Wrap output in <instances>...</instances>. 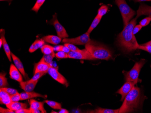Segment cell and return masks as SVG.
Wrapping results in <instances>:
<instances>
[{
  "label": "cell",
  "mask_w": 151,
  "mask_h": 113,
  "mask_svg": "<svg viewBox=\"0 0 151 113\" xmlns=\"http://www.w3.org/2000/svg\"><path fill=\"white\" fill-rule=\"evenodd\" d=\"M0 113H15V111L11 110L9 108L4 109L3 108H0Z\"/></svg>",
  "instance_id": "60d3db41"
},
{
  "label": "cell",
  "mask_w": 151,
  "mask_h": 113,
  "mask_svg": "<svg viewBox=\"0 0 151 113\" xmlns=\"http://www.w3.org/2000/svg\"></svg>",
  "instance_id": "f907efd6"
},
{
  "label": "cell",
  "mask_w": 151,
  "mask_h": 113,
  "mask_svg": "<svg viewBox=\"0 0 151 113\" xmlns=\"http://www.w3.org/2000/svg\"><path fill=\"white\" fill-rule=\"evenodd\" d=\"M138 49H140L147 51L151 54V45L147 43L142 44L141 45H139Z\"/></svg>",
  "instance_id": "1f68e13d"
},
{
  "label": "cell",
  "mask_w": 151,
  "mask_h": 113,
  "mask_svg": "<svg viewBox=\"0 0 151 113\" xmlns=\"http://www.w3.org/2000/svg\"><path fill=\"white\" fill-rule=\"evenodd\" d=\"M147 43H148V44L150 45H151V40L150 41H149V42H147Z\"/></svg>",
  "instance_id": "bcb514c9"
},
{
  "label": "cell",
  "mask_w": 151,
  "mask_h": 113,
  "mask_svg": "<svg viewBox=\"0 0 151 113\" xmlns=\"http://www.w3.org/2000/svg\"><path fill=\"white\" fill-rule=\"evenodd\" d=\"M45 1V0H37L35 5L32 8V11L36 12H38V11L41 7V6L43 5Z\"/></svg>",
  "instance_id": "f546056e"
},
{
  "label": "cell",
  "mask_w": 151,
  "mask_h": 113,
  "mask_svg": "<svg viewBox=\"0 0 151 113\" xmlns=\"http://www.w3.org/2000/svg\"><path fill=\"white\" fill-rule=\"evenodd\" d=\"M115 1L121 12L124 27L135 16V11L129 6L125 0H115Z\"/></svg>",
  "instance_id": "277c9868"
},
{
  "label": "cell",
  "mask_w": 151,
  "mask_h": 113,
  "mask_svg": "<svg viewBox=\"0 0 151 113\" xmlns=\"http://www.w3.org/2000/svg\"><path fill=\"white\" fill-rule=\"evenodd\" d=\"M68 58L71 59L86 60H95L91 53L86 49L80 50L79 51H70L68 53Z\"/></svg>",
  "instance_id": "52a82bcc"
},
{
  "label": "cell",
  "mask_w": 151,
  "mask_h": 113,
  "mask_svg": "<svg viewBox=\"0 0 151 113\" xmlns=\"http://www.w3.org/2000/svg\"><path fill=\"white\" fill-rule=\"evenodd\" d=\"M101 18L102 17L99 16H97V15L96 16V17L95 18L93 21H92L91 25L88 30H87V33L90 34L91 32L93 31V29H95V28L97 27V25H98L99 23L101 21Z\"/></svg>",
  "instance_id": "603a6c76"
},
{
  "label": "cell",
  "mask_w": 151,
  "mask_h": 113,
  "mask_svg": "<svg viewBox=\"0 0 151 113\" xmlns=\"http://www.w3.org/2000/svg\"><path fill=\"white\" fill-rule=\"evenodd\" d=\"M85 49L96 59L107 60L112 58L111 52L107 48L96 43L94 41L93 43L86 44Z\"/></svg>",
  "instance_id": "3957f363"
},
{
  "label": "cell",
  "mask_w": 151,
  "mask_h": 113,
  "mask_svg": "<svg viewBox=\"0 0 151 113\" xmlns=\"http://www.w3.org/2000/svg\"><path fill=\"white\" fill-rule=\"evenodd\" d=\"M6 73L1 72L0 74V87H7L8 86L7 79L6 77Z\"/></svg>",
  "instance_id": "484cf974"
},
{
  "label": "cell",
  "mask_w": 151,
  "mask_h": 113,
  "mask_svg": "<svg viewBox=\"0 0 151 113\" xmlns=\"http://www.w3.org/2000/svg\"><path fill=\"white\" fill-rule=\"evenodd\" d=\"M7 108L11 110L16 111L24 108H27L28 105L26 103H20L18 102H12L9 104L6 105Z\"/></svg>",
  "instance_id": "d6986e66"
},
{
  "label": "cell",
  "mask_w": 151,
  "mask_h": 113,
  "mask_svg": "<svg viewBox=\"0 0 151 113\" xmlns=\"http://www.w3.org/2000/svg\"><path fill=\"white\" fill-rule=\"evenodd\" d=\"M1 1H5V0H1Z\"/></svg>",
  "instance_id": "c3c4849f"
},
{
  "label": "cell",
  "mask_w": 151,
  "mask_h": 113,
  "mask_svg": "<svg viewBox=\"0 0 151 113\" xmlns=\"http://www.w3.org/2000/svg\"><path fill=\"white\" fill-rule=\"evenodd\" d=\"M51 113H58V112H55V111H52Z\"/></svg>",
  "instance_id": "7dc6e473"
},
{
  "label": "cell",
  "mask_w": 151,
  "mask_h": 113,
  "mask_svg": "<svg viewBox=\"0 0 151 113\" xmlns=\"http://www.w3.org/2000/svg\"><path fill=\"white\" fill-rule=\"evenodd\" d=\"M59 112L58 113H68L69 111H68L66 109L63 108H61V109H59Z\"/></svg>",
  "instance_id": "7bdbcfd3"
},
{
  "label": "cell",
  "mask_w": 151,
  "mask_h": 113,
  "mask_svg": "<svg viewBox=\"0 0 151 113\" xmlns=\"http://www.w3.org/2000/svg\"><path fill=\"white\" fill-rule=\"evenodd\" d=\"M41 52L44 55H49L54 52V48L48 45H44L41 48Z\"/></svg>",
  "instance_id": "cb8c5ba5"
},
{
  "label": "cell",
  "mask_w": 151,
  "mask_h": 113,
  "mask_svg": "<svg viewBox=\"0 0 151 113\" xmlns=\"http://www.w3.org/2000/svg\"><path fill=\"white\" fill-rule=\"evenodd\" d=\"M146 62L145 59H142L139 61L136 62L133 68L129 71H123L126 81L133 82L138 80L140 72Z\"/></svg>",
  "instance_id": "5b68a950"
},
{
  "label": "cell",
  "mask_w": 151,
  "mask_h": 113,
  "mask_svg": "<svg viewBox=\"0 0 151 113\" xmlns=\"http://www.w3.org/2000/svg\"><path fill=\"white\" fill-rule=\"evenodd\" d=\"M148 16L151 17V6L146 4L142 3L140 5L138 11H137V16L136 19H137L140 16Z\"/></svg>",
  "instance_id": "7c38bea8"
},
{
  "label": "cell",
  "mask_w": 151,
  "mask_h": 113,
  "mask_svg": "<svg viewBox=\"0 0 151 113\" xmlns=\"http://www.w3.org/2000/svg\"><path fill=\"white\" fill-rule=\"evenodd\" d=\"M45 41L43 40H36L35 42L33 43L34 45V52L36 51V50L41 48L43 45L45 44Z\"/></svg>",
  "instance_id": "4dcf8cb0"
},
{
  "label": "cell",
  "mask_w": 151,
  "mask_h": 113,
  "mask_svg": "<svg viewBox=\"0 0 151 113\" xmlns=\"http://www.w3.org/2000/svg\"><path fill=\"white\" fill-rule=\"evenodd\" d=\"M38 81H36L32 82H19L20 87L23 90H24V92H33L34 89L35 88L38 83Z\"/></svg>",
  "instance_id": "2e32d148"
},
{
  "label": "cell",
  "mask_w": 151,
  "mask_h": 113,
  "mask_svg": "<svg viewBox=\"0 0 151 113\" xmlns=\"http://www.w3.org/2000/svg\"><path fill=\"white\" fill-rule=\"evenodd\" d=\"M47 73L51 76L52 78L58 82L59 83L63 85H65L66 87H68L69 84L68 83V81L63 75H61L60 72L58 71V70L56 68L52 67V66L49 68L47 71Z\"/></svg>",
  "instance_id": "ba28073f"
},
{
  "label": "cell",
  "mask_w": 151,
  "mask_h": 113,
  "mask_svg": "<svg viewBox=\"0 0 151 113\" xmlns=\"http://www.w3.org/2000/svg\"><path fill=\"white\" fill-rule=\"evenodd\" d=\"M15 65L13 64L11 65L9 70L10 77L13 80L20 82L23 81V77Z\"/></svg>",
  "instance_id": "8fae6325"
},
{
  "label": "cell",
  "mask_w": 151,
  "mask_h": 113,
  "mask_svg": "<svg viewBox=\"0 0 151 113\" xmlns=\"http://www.w3.org/2000/svg\"><path fill=\"white\" fill-rule=\"evenodd\" d=\"M51 66L50 64H47L43 61H40L39 63L35 64L34 74L38 72H47L49 68Z\"/></svg>",
  "instance_id": "e0dca14e"
},
{
  "label": "cell",
  "mask_w": 151,
  "mask_h": 113,
  "mask_svg": "<svg viewBox=\"0 0 151 113\" xmlns=\"http://www.w3.org/2000/svg\"><path fill=\"white\" fill-rule=\"evenodd\" d=\"M140 98V89L135 86L124 98L119 113H132L134 111L139 104Z\"/></svg>",
  "instance_id": "7a4b0ae2"
},
{
  "label": "cell",
  "mask_w": 151,
  "mask_h": 113,
  "mask_svg": "<svg viewBox=\"0 0 151 113\" xmlns=\"http://www.w3.org/2000/svg\"><path fill=\"white\" fill-rule=\"evenodd\" d=\"M136 20L135 18L131 20L117 37L118 45L122 51L126 53L135 51L139 48V43L133 33Z\"/></svg>",
  "instance_id": "6da1fadb"
},
{
  "label": "cell",
  "mask_w": 151,
  "mask_h": 113,
  "mask_svg": "<svg viewBox=\"0 0 151 113\" xmlns=\"http://www.w3.org/2000/svg\"><path fill=\"white\" fill-rule=\"evenodd\" d=\"M62 41L64 43H69L74 45H84L92 43L94 42L90 38V33L87 32L77 38H63Z\"/></svg>",
  "instance_id": "8992f818"
},
{
  "label": "cell",
  "mask_w": 151,
  "mask_h": 113,
  "mask_svg": "<svg viewBox=\"0 0 151 113\" xmlns=\"http://www.w3.org/2000/svg\"><path fill=\"white\" fill-rule=\"evenodd\" d=\"M10 95L6 92L0 89V103L6 105L9 104L12 102Z\"/></svg>",
  "instance_id": "ffe728a7"
},
{
  "label": "cell",
  "mask_w": 151,
  "mask_h": 113,
  "mask_svg": "<svg viewBox=\"0 0 151 113\" xmlns=\"http://www.w3.org/2000/svg\"><path fill=\"white\" fill-rule=\"evenodd\" d=\"M54 50H56L57 51H63V52H66V53H68L70 52V50L69 49L67 48V46L65 45H58L54 48Z\"/></svg>",
  "instance_id": "d6a6232c"
},
{
  "label": "cell",
  "mask_w": 151,
  "mask_h": 113,
  "mask_svg": "<svg viewBox=\"0 0 151 113\" xmlns=\"http://www.w3.org/2000/svg\"><path fill=\"white\" fill-rule=\"evenodd\" d=\"M42 39L45 42L53 45H57L60 43L62 41V38L58 36L48 35L42 38Z\"/></svg>",
  "instance_id": "44dd1931"
},
{
  "label": "cell",
  "mask_w": 151,
  "mask_h": 113,
  "mask_svg": "<svg viewBox=\"0 0 151 113\" xmlns=\"http://www.w3.org/2000/svg\"><path fill=\"white\" fill-rule=\"evenodd\" d=\"M16 113H31L30 109L24 108L19 110H16Z\"/></svg>",
  "instance_id": "ab89813d"
},
{
  "label": "cell",
  "mask_w": 151,
  "mask_h": 113,
  "mask_svg": "<svg viewBox=\"0 0 151 113\" xmlns=\"http://www.w3.org/2000/svg\"><path fill=\"white\" fill-rule=\"evenodd\" d=\"M0 89H2L3 91H5L8 94L10 95H12L14 94H16L18 92L17 90L15 89H13V88H8V87H1Z\"/></svg>",
  "instance_id": "836d02e7"
},
{
  "label": "cell",
  "mask_w": 151,
  "mask_h": 113,
  "mask_svg": "<svg viewBox=\"0 0 151 113\" xmlns=\"http://www.w3.org/2000/svg\"><path fill=\"white\" fill-rule=\"evenodd\" d=\"M10 97L12 102H18L21 98L20 94L18 92L14 95H10Z\"/></svg>",
  "instance_id": "74e56055"
},
{
  "label": "cell",
  "mask_w": 151,
  "mask_h": 113,
  "mask_svg": "<svg viewBox=\"0 0 151 113\" xmlns=\"http://www.w3.org/2000/svg\"><path fill=\"white\" fill-rule=\"evenodd\" d=\"M30 109V108H29ZM31 113H42L40 110L38 109H30Z\"/></svg>",
  "instance_id": "b9f144b4"
},
{
  "label": "cell",
  "mask_w": 151,
  "mask_h": 113,
  "mask_svg": "<svg viewBox=\"0 0 151 113\" xmlns=\"http://www.w3.org/2000/svg\"><path fill=\"white\" fill-rule=\"evenodd\" d=\"M44 102L53 109H60L62 108L61 104L57 102H54V101H48V100H46V101H44Z\"/></svg>",
  "instance_id": "4316f807"
},
{
  "label": "cell",
  "mask_w": 151,
  "mask_h": 113,
  "mask_svg": "<svg viewBox=\"0 0 151 113\" xmlns=\"http://www.w3.org/2000/svg\"><path fill=\"white\" fill-rule=\"evenodd\" d=\"M135 2H142V1H151V0H134Z\"/></svg>",
  "instance_id": "ee69618b"
},
{
  "label": "cell",
  "mask_w": 151,
  "mask_h": 113,
  "mask_svg": "<svg viewBox=\"0 0 151 113\" xmlns=\"http://www.w3.org/2000/svg\"><path fill=\"white\" fill-rule=\"evenodd\" d=\"M12 58L13 60L14 63L15 64V66L19 70V71L21 74L23 75L24 78H28V75L26 74L25 71H24V68L23 65L22 63V61H20L19 58L17 57V56L15 55L12 53Z\"/></svg>",
  "instance_id": "9a60e30c"
},
{
  "label": "cell",
  "mask_w": 151,
  "mask_h": 113,
  "mask_svg": "<svg viewBox=\"0 0 151 113\" xmlns=\"http://www.w3.org/2000/svg\"><path fill=\"white\" fill-rule=\"evenodd\" d=\"M55 56V54L54 52L50 54L44 55L42 59H41L40 61H43L47 64H51L52 62V60Z\"/></svg>",
  "instance_id": "d4e9b609"
},
{
  "label": "cell",
  "mask_w": 151,
  "mask_h": 113,
  "mask_svg": "<svg viewBox=\"0 0 151 113\" xmlns=\"http://www.w3.org/2000/svg\"><path fill=\"white\" fill-rule=\"evenodd\" d=\"M139 80L133 82L126 81V82L122 86V87L119 90H118L116 93L121 95L120 101L122 102L124 101V98L127 96V94L134 87L135 85L138 83Z\"/></svg>",
  "instance_id": "9c48e42d"
},
{
  "label": "cell",
  "mask_w": 151,
  "mask_h": 113,
  "mask_svg": "<svg viewBox=\"0 0 151 113\" xmlns=\"http://www.w3.org/2000/svg\"><path fill=\"white\" fill-rule=\"evenodd\" d=\"M45 102H39L35 99H31L29 101L30 108L31 109H38L40 110L43 113H47V111L44 108V103Z\"/></svg>",
  "instance_id": "ac0fdd59"
},
{
  "label": "cell",
  "mask_w": 151,
  "mask_h": 113,
  "mask_svg": "<svg viewBox=\"0 0 151 113\" xmlns=\"http://www.w3.org/2000/svg\"><path fill=\"white\" fill-rule=\"evenodd\" d=\"M20 100H25V99H29L33 98L36 97H42L43 98H46V95H43L42 94H39L38 93L34 92H24L20 93Z\"/></svg>",
  "instance_id": "5bb4252c"
},
{
  "label": "cell",
  "mask_w": 151,
  "mask_h": 113,
  "mask_svg": "<svg viewBox=\"0 0 151 113\" xmlns=\"http://www.w3.org/2000/svg\"><path fill=\"white\" fill-rule=\"evenodd\" d=\"M2 44H3V42H2V39L1 38H0V48H1Z\"/></svg>",
  "instance_id": "f6af8a7d"
},
{
  "label": "cell",
  "mask_w": 151,
  "mask_h": 113,
  "mask_svg": "<svg viewBox=\"0 0 151 113\" xmlns=\"http://www.w3.org/2000/svg\"><path fill=\"white\" fill-rule=\"evenodd\" d=\"M55 56L57 58L59 59H66L68 58V53L63 51H58L57 53H56Z\"/></svg>",
  "instance_id": "d590c367"
},
{
  "label": "cell",
  "mask_w": 151,
  "mask_h": 113,
  "mask_svg": "<svg viewBox=\"0 0 151 113\" xmlns=\"http://www.w3.org/2000/svg\"></svg>",
  "instance_id": "681fc988"
},
{
  "label": "cell",
  "mask_w": 151,
  "mask_h": 113,
  "mask_svg": "<svg viewBox=\"0 0 151 113\" xmlns=\"http://www.w3.org/2000/svg\"><path fill=\"white\" fill-rule=\"evenodd\" d=\"M47 73V72H38L35 74H34V75L33 77L29 79L28 81L29 82H32L36 81L39 80V79L42 77L43 76L45 75Z\"/></svg>",
  "instance_id": "83f0119b"
},
{
  "label": "cell",
  "mask_w": 151,
  "mask_h": 113,
  "mask_svg": "<svg viewBox=\"0 0 151 113\" xmlns=\"http://www.w3.org/2000/svg\"><path fill=\"white\" fill-rule=\"evenodd\" d=\"M142 28V26L141 25H137L134 27V28L133 30V34L135 35V34H137L139 31H140L141 29Z\"/></svg>",
  "instance_id": "f35d334b"
},
{
  "label": "cell",
  "mask_w": 151,
  "mask_h": 113,
  "mask_svg": "<svg viewBox=\"0 0 151 113\" xmlns=\"http://www.w3.org/2000/svg\"><path fill=\"white\" fill-rule=\"evenodd\" d=\"M108 10V7L106 5H102L98 10L97 16L101 17H102L103 16L106 15Z\"/></svg>",
  "instance_id": "f1b7e54d"
},
{
  "label": "cell",
  "mask_w": 151,
  "mask_h": 113,
  "mask_svg": "<svg viewBox=\"0 0 151 113\" xmlns=\"http://www.w3.org/2000/svg\"><path fill=\"white\" fill-rule=\"evenodd\" d=\"M53 19L52 24L55 28L56 31L57 33L58 36L61 38H65L69 37L65 28L62 25L60 24L56 16L54 15L53 16Z\"/></svg>",
  "instance_id": "30bf717a"
},
{
  "label": "cell",
  "mask_w": 151,
  "mask_h": 113,
  "mask_svg": "<svg viewBox=\"0 0 151 113\" xmlns=\"http://www.w3.org/2000/svg\"><path fill=\"white\" fill-rule=\"evenodd\" d=\"M0 33H1V38L2 39V42H3L2 45H3L6 55L8 58L9 61L10 62H12V52H11L9 45H8L6 40L5 38V30H4V29H1Z\"/></svg>",
  "instance_id": "4fadbf2b"
},
{
  "label": "cell",
  "mask_w": 151,
  "mask_h": 113,
  "mask_svg": "<svg viewBox=\"0 0 151 113\" xmlns=\"http://www.w3.org/2000/svg\"><path fill=\"white\" fill-rule=\"evenodd\" d=\"M119 109H112L101 108H97L95 110L90 111L89 112L94 113H119Z\"/></svg>",
  "instance_id": "7402d4cb"
},
{
  "label": "cell",
  "mask_w": 151,
  "mask_h": 113,
  "mask_svg": "<svg viewBox=\"0 0 151 113\" xmlns=\"http://www.w3.org/2000/svg\"><path fill=\"white\" fill-rule=\"evenodd\" d=\"M64 45L67 46L68 48L70 50V51H79L80 49L77 48V46H75L73 44L69 43H65L64 44Z\"/></svg>",
  "instance_id": "8d00e7d4"
},
{
  "label": "cell",
  "mask_w": 151,
  "mask_h": 113,
  "mask_svg": "<svg viewBox=\"0 0 151 113\" xmlns=\"http://www.w3.org/2000/svg\"><path fill=\"white\" fill-rule=\"evenodd\" d=\"M151 21V17L150 16L147 17L145 18H143L142 21H141L139 22V24L141 25L142 27H145V26H147L150 22Z\"/></svg>",
  "instance_id": "e575fe53"
}]
</instances>
